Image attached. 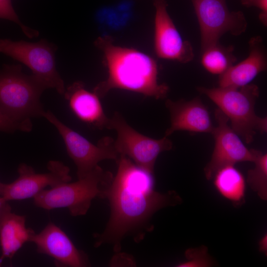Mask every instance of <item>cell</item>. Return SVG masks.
Returning a JSON list of instances; mask_svg holds the SVG:
<instances>
[{
  "instance_id": "6da1fadb",
  "label": "cell",
  "mask_w": 267,
  "mask_h": 267,
  "mask_svg": "<svg viewBox=\"0 0 267 267\" xmlns=\"http://www.w3.org/2000/svg\"><path fill=\"white\" fill-rule=\"evenodd\" d=\"M116 162L117 173L106 197L110 204V218L103 231L93 237L95 247L110 244L118 253L125 238L141 241L153 229L151 220L154 214L182 200L174 191H156L154 173L137 166L127 156L120 155Z\"/></svg>"
},
{
  "instance_id": "7a4b0ae2",
  "label": "cell",
  "mask_w": 267,
  "mask_h": 267,
  "mask_svg": "<svg viewBox=\"0 0 267 267\" xmlns=\"http://www.w3.org/2000/svg\"><path fill=\"white\" fill-rule=\"evenodd\" d=\"M96 44L103 51L108 69V78L94 89L102 97L112 89L142 94L157 99L165 98L168 86L158 82V66L150 56L134 49L115 46L104 38Z\"/></svg>"
},
{
  "instance_id": "3957f363",
  "label": "cell",
  "mask_w": 267,
  "mask_h": 267,
  "mask_svg": "<svg viewBox=\"0 0 267 267\" xmlns=\"http://www.w3.org/2000/svg\"><path fill=\"white\" fill-rule=\"evenodd\" d=\"M114 176L97 166L85 177L44 189L34 197V204L50 210L66 208L74 217L85 215L95 198H106Z\"/></svg>"
},
{
  "instance_id": "277c9868",
  "label": "cell",
  "mask_w": 267,
  "mask_h": 267,
  "mask_svg": "<svg viewBox=\"0 0 267 267\" xmlns=\"http://www.w3.org/2000/svg\"><path fill=\"white\" fill-rule=\"evenodd\" d=\"M197 89L218 106L230 120L232 129L247 144L253 142L257 132L267 133V117H261L255 111L260 95L257 85L250 83L239 88L198 87Z\"/></svg>"
},
{
  "instance_id": "5b68a950",
  "label": "cell",
  "mask_w": 267,
  "mask_h": 267,
  "mask_svg": "<svg viewBox=\"0 0 267 267\" xmlns=\"http://www.w3.org/2000/svg\"><path fill=\"white\" fill-rule=\"evenodd\" d=\"M46 89L32 75L22 72L21 65H5L0 69V112L16 122L43 117L40 101Z\"/></svg>"
},
{
  "instance_id": "8992f818",
  "label": "cell",
  "mask_w": 267,
  "mask_h": 267,
  "mask_svg": "<svg viewBox=\"0 0 267 267\" xmlns=\"http://www.w3.org/2000/svg\"><path fill=\"white\" fill-rule=\"evenodd\" d=\"M56 49L45 40L31 43L0 39V53L27 66L31 70L32 75L46 89H54L64 95L66 89L64 81L56 68Z\"/></svg>"
},
{
  "instance_id": "52a82bcc",
  "label": "cell",
  "mask_w": 267,
  "mask_h": 267,
  "mask_svg": "<svg viewBox=\"0 0 267 267\" xmlns=\"http://www.w3.org/2000/svg\"><path fill=\"white\" fill-rule=\"evenodd\" d=\"M106 129L116 132L114 144L119 155L127 156L137 166L152 173L159 155L173 148V143L168 137L154 139L140 134L118 112L109 118Z\"/></svg>"
},
{
  "instance_id": "ba28073f",
  "label": "cell",
  "mask_w": 267,
  "mask_h": 267,
  "mask_svg": "<svg viewBox=\"0 0 267 267\" xmlns=\"http://www.w3.org/2000/svg\"><path fill=\"white\" fill-rule=\"evenodd\" d=\"M43 117L56 128L61 136L67 153L76 166L78 179L87 176L102 160H118L120 155L111 137L101 138L94 144L63 124L51 111H45Z\"/></svg>"
},
{
  "instance_id": "9c48e42d",
  "label": "cell",
  "mask_w": 267,
  "mask_h": 267,
  "mask_svg": "<svg viewBox=\"0 0 267 267\" xmlns=\"http://www.w3.org/2000/svg\"><path fill=\"white\" fill-rule=\"evenodd\" d=\"M200 31L201 50L219 43L225 34L237 36L247 29V21L241 11H230L226 0H191Z\"/></svg>"
},
{
  "instance_id": "30bf717a",
  "label": "cell",
  "mask_w": 267,
  "mask_h": 267,
  "mask_svg": "<svg viewBox=\"0 0 267 267\" xmlns=\"http://www.w3.org/2000/svg\"><path fill=\"white\" fill-rule=\"evenodd\" d=\"M215 117L217 126L211 134L215 139V146L211 158L204 169L208 180L212 179L215 173L224 166L242 162H254L261 152L249 149L244 145L228 125V118L220 109H216Z\"/></svg>"
},
{
  "instance_id": "8fae6325",
  "label": "cell",
  "mask_w": 267,
  "mask_h": 267,
  "mask_svg": "<svg viewBox=\"0 0 267 267\" xmlns=\"http://www.w3.org/2000/svg\"><path fill=\"white\" fill-rule=\"evenodd\" d=\"M47 168L48 172L36 173L30 166L20 164L18 177L10 183H5L1 197L7 201L34 198L47 186L52 188L72 180L69 168L62 162L49 161Z\"/></svg>"
},
{
  "instance_id": "7c38bea8",
  "label": "cell",
  "mask_w": 267,
  "mask_h": 267,
  "mask_svg": "<svg viewBox=\"0 0 267 267\" xmlns=\"http://www.w3.org/2000/svg\"><path fill=\"white\" fill-rule=\"evenodd\" d=\"M154 48L157 55L162 59L182 63L194 58L191 43L184 40L176 28L167 10L165 0H154Z\"/></svg>"
},
{
  "instance_id": "4fadbf2b",
  "label": "cell",
  "mask_w": 267,
  "mask_h": 267,
  "mask_svg": "<svg viewBox=\"0 0 267 267\" xmlns=\"http://www.w3.org/2000/svg\"><path fill=\"white\" fill-rule=\"evenodd\" d=\"M37 252L54 259L57 267H84L89 266L87 254L78 249L59 227L49 222L39 233H35L31 241Z\"/></svg>"
},
{
  "instance_id": "5bb4252c",
  "label": "cell",
  "mask_w": 267,
  "mask_h": 267,
  "mask_svg": "<svg viewBox=\"0 0 267 267\" xmlns=\"http://www.w3.org/2000/svg\"><path fill=\"white\" fill-rule=\"evenodd\" d=\"M165 105L170 113V126L166 130L165 136L168 137L178 131L212 134L214 126L209 112L200 97L190 100L168 99Z\"/></svg>"
},
{
  "instance_id": "9a60e30c",
  "label": "cell",
  "mask_w": 267,
  "mask_h": 267,
  "mask_svg": "<svg viewBox=\"0 0 267 267\" xmlns=\"http://www.w3.org/2000/svg\"><path fill=\"white\" fill-rule=\"evenodd\" d=\"M248 44V56L219 76V87L240 88L250 84L260 73L266 70L267 54L262 38L253 37Z\"/></svg>"
},
{
  "instance_id": "2e32d148",
  "label": "cell",
  "mask_w": 267,
  "mask_h": 267,
  "mask_svg": "<svg viewBox=\"0 0 267 267\" xmlns=\"http://www.w3.org/2000/svg\"><path fill=\"white\" fill-rule=\"evenodd\" d=\"M64 95L79 119L99 130L107 128L109 118L104 112L99 97L86 89L82 83L75 82L69 86Z\"/></svg>"
},
{
  "instance_id": "e0dca14e",
  "label": "cell",
  "mask_w": 267,
  "mask_h": 267,
  "mask_svg": "<svg viewBox=\"0 0 267 267\" xmlns=\"http://www.w3.org/2000/svg\"><path fill=\"white\" fill-rule=\"evenodd\" d=\"M35 231L26 226L24 216L17 215L9 210L0 221V260L11 259L27 242H30Z\"/></svg>"
},
{
  "instance_id": "ac0fdd59",
  "label": "cell",
  "mask_w": 267,
  "mask_h": 267,
  "mask_svg": "<svg viewBox=\"0 0 267 267\" xmlns=\"http://www.w3.org/2000/svg\"><path fill=\"white\" fill-rule=\"evenodd\" d=\"M212 179L215 188L222 197L235 206H241L244 203L246 179L234 165H228L220 169Z\"/></svg>"
},
{
  "instance_id": "d6986e66",
  "label": "cell",
  "mask_w": 267,
  "mask_h": 267,
  "mask_svg": "<svg viewBox=\"0 0 267 267\" xmlns=\"http://www.w3.org/2000/svg\"><path fill=\"white\" fill-rule=\"evenodd\" d=\"M201 63L204 68L213 75H222L237 60L232 45L224 46L220 42L201 50Z\"/></svg>"
},
{
  "instance_id": "ffe728a7",
  "label": "cell",
  "mask_w": 267,
  "mask_h": 267,
  "mask_svg": "<svg viewBox=\"0 0 267 267\" xmlns=\"http://www.w3.org/2000/svg\"><path fill=\"white\" fill-rule=\"evenodd\" d=\"M248 171L246 181L251 188L264 200L267 199V154L261 151Z\"/></svg>"
},
{
  "instance_id": "44dd1931",
  "label": "cell",
  "mask_w": 267,
  "mask_h": 267,
  "mask_svg": "<svg viewBox=\"0 0 267 267\" xmlns=\"http://www.w3.org/2000/svg\"><path fill=\"white\" fill-rule=\"evenodd\" d=\"M185 255L186 261L178 265V267H209L213 265V260L205 246L189 249Z\"/></svg>"
},
{
  "instance_id": "7402d4cb",
  "label": "cell",
  "mask_w": 267,
  "mask_h": 267,
  "mask_svg": "<svg viewBox=\"0 0 267 267\" xmlns=\"http://www.w3.org/2000/svg\"><path fill=\"white\" fill-rule=\"evenodd\" d=\"M0 18L7 19L18 24L25 35L30 38L37 37L38 31L24 25L20 20L11 4V0H0Z\"/></svg>"
},
{
  "instance_id": "603a6c76",
  "label": "cell",
  "mask_w": 267,
  "mask_h": 267,
  "mask_svg": "<svg viewBox=\"0 0 267 267\" xmlns=\"http://www.w3.org/2000/svg\"><path fill=\"white\" fill-rule=\"evenodd\" d=\"M32 129L31 120L14 121L0 112V132L13 133L16 131L29 132Z\"/></svg>"
},
{
  "instance_id": "cb8c5ba5",
  "label": "cell",
  "mask_w": 267,
  "mask_h": 267,
  "mask_svg": "<svg viewBox=\"0 0 267 267\" xmlns=\"http://www.w3.org/2000/svg\"><path fill=\"white\" fill-rule=\"evenodd\" d=\"M241 2L244 6L259 8L261 10L259 18L265 26H267V0H241Z\"/></svg>"
},
{
  "instance_id": "d4e9b609",
  "label": "cell",
  "mask_w": 267,
  "mask_h": 267,
  "mask_svg": "<svg viewBox=\"0 0 267 267\" xmlns=\"http://www.w3.org/2000/svg\"><path fill=\"white\" fill-rule=\"evenodd\" d=\"M11 210V208L4 198L0 196V221L3 215L7 211Z\"/></svg>"
},
{
  "instance_id": "484cf974",
  "label": "cell",
  "mask_w": 267,
  "mask_h": 267,
  "mask_svg": "<svg viewBox=\"0 0 267 267\" xmlns=\"http://www.w3.org/2000/svg\"><path fill=\"white\" fill-rule=\"evenodd\" d=\"M259 250L265 255L267 254V235L265 234L259 242Z\"/></svg>"
},
{
  "instance_id": "4316f807",
  "label": "cell",
  "mask_w": 267,
  "mask_h": 267,
  "mask_svg": "<svg viewBox=\"0 0 267 267\" xmlns=\"http://www.w3.org/2000/svg\"><path fill=\"white\" fill-rule=\"evenodd\" d=\"M4 186H5V183H2L0 181V196H1L2 195Z\"/></svg>"
},
{
  "instance_id": "83f0119b",
  "label": "cell",
  "mask_w": 267,
  "mask_h": 267,
  "mask_svg": "<svg viewBox=\"0 0 267 267\" xmlns=\"http://www.w3.org/2000/svg\"><path fill=\"white\" fill-rule=\"evenodd\" d=\"M2 261L0 260V267L1 266Z\"/></svg>"
}]
</instances>
